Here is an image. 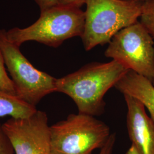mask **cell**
<instances>
[{"label": "cell", "mask_w": 154, "mask_h": 154, "mask_svg": "<svg viewBox=\"0 0 154 154\" xmlns=\"http://www.w3.org/2000/svg\"><path fill=\"white\" fill-rule=\"evenodd\" d=\"M128 70L115 60L90 63L76 72L57 78L56 92L70 97L79 113L100 116L105 111V94Z\"/></svg>", "instance_id": "cell-1"}, {"label": "cell", "mask_w": 154, "mask_h": 154, "mask_svg": "<svg viewBox=\"0 0 154 154\" xmlns=\"http://www.w3.org/2000/svg\"><path fill=\"white\" fill-rule=\"evenodd\" d=\"M81 37L85 49L109 43L122 29L138 21L141 3L123 0H86Z\"/></svg>", "instance_id": "cell-2"}, {"label": "cell", "mask_w": 154, "mask_h": 154, "mask_svg": "<svg viewBox=\"0 0 154 154\" xmlns=\"http://www.w3.org/2000/svg\"><path fill=\"white\" fill-rule=\"evenodd\" d=\"M84 24L85 11L80 8L58 5L41 11L38 20L30 26L6 31V37L18 47L33 41L57 48L68 39L81 37Z\"/></svg>", "instance_id": "cell-3"}, {"label": "cell", "mask_w": 154, "mask_h": 154, "mask_svg": "<svg viewBox=\"0 0 154 154\" xmlns=\"http://www.w3.org/2000/svg\"><path fill=\"white\" fill-rule=\"evenodd\" d=\"M51 154H92L110 137V127L93 116L70 114L50 126Z\"/></svg>", "instance_id": "cell-4"}, {"label": "cell", "mask_w": 154, "mask_h": 154, "mask_svg": "<svg viewBox=\"0 0 154 154\" xmlns=\"http://www.w3.org/2000/svg\"><path fill=\"white\" fill-rule=\"evenodd\" d=\"M5 32V29L0 30V48L16 96L36 107L45 97L56 92L57 78L34 67L22 54L20 47L7 39Z\"/></svg>", "instance_id": "cell-5"}, {"label": "cell", "mask_w": 154, "mask_h": 154, "mask_svg": "<svg viewBox=\"0 0 154 154\" xmlns=\"http://www.w3.org/2000/svg\"><path fill=\"white\" fill-rule=\"evenodd\" d=\"M154 41L141 22L137 21L116 34L109 43L105 55L152 82Z\"/></svg>", "instance_id": "cell-6"}, {"label": "cell", "mask_w": 154, "mask_h": 154, "mask_svg": "<svg viewBox=\"0 0 154 154\" xmlns=\"http://www.w3.org/2000/svg\"><path fill=\"white\" fill-rule=\"evenodd\" d=\"M16 154H51L46 113L37 110L25 118L9 119L2 124Z\"/></svg>", "instance_id": "cell-7"}, {"label": "cell", "mask_w": 154, "mask_h": 154, "mask_svg": "<svg viewBox=\"0 0 154 154\" xmlns=\"http://www.w3.org/2000/svg\"><path fill=\"white\" fill-rule=\"evenodd\" d=\"M127 107V127L132 144L140 154H154V121L143 103L124 94Z\"/></svg>", "instance_id": "cell-8"}, {"label": "cell", "mask_w": 154, "mask_h": 154, "mask_svg": "<svg viewBox=\"0 0 154 154\" xmlns=\"http://www.w3.org/2000/svg\"><path fill=\"white\" fill-rule=\"evenodd\" d=\"M121 93L140 100L149 110L154 121V86L152 82L138 73L128 70L114 86Z\"/></svg>", "instance_id": "cell-9"}, {"label": "cell", "mask_w": 154, "mask_h": 154, "mask_svg": "<svg viewBox=\"0 0 154 154\" xmlns=\"http://www.w3.org/2000/svg\"><path fill=\"white\" fill-rule=\"evenodd\" d=\"M37 109L17 96L0 90V117L10 116L12 118H25L32 116Z\"/></svg>", "instance_id": "cell-10"}, {"label": "cell", "mask_w": 154, "mask_h": 154, "mask_svg": "<svg viewBox=\"0 0 154 154\" xmlns=\"http://www.w3.org/2000/svg\"><path fill=\"white\" fill-rule=\"evenodd\" d=\"M140 22L154 39V0H149L142 4Z\"/></svg>", "instance_id": "cell-11"}, {"label": "cell", "mask_w": 154, "mask_h": 154, "mask_svg": "<svg viewBox=\"0 0 154 154\" xmlns=\"http://www.w3.org/2000/svg\"><path fill=\"white\" fill-rule=\"evenodd\" d=\"M0 90L16 96V90L11 78L6 72L4 58L0 48Z\"/></svg>", "instance_id": "cell-12"}, {"label": "cell", "mask_w": 154, "mask_h": 154, "mask_svg": "<svg viewBox=\"0 0 154 154\" xmlns=\"http://www.w3.org/2000/svg\"><path fill=\"white\" fill-rule=\"evenodd\" d=\"M14 151L10 140L2 129L0 123V154H14Z\"/></svg>", "instance_id": "cell-13"}, {"label": "cell", "mask_w": 154, "mask_h": 154, "mask_svg": "<svg viewBox=\"0 0 154 154\" xmlns=\"http://www.w3.org/2000/svg\"><path fill=\"white\" fill-rule=\"evenodd\" d=\"M116 141V134H111L105 146L100 149L99 154H112Z\"/></svg>", "instance_id": "cell-14"}, {"label": "cell", "mask_w": 154, "mask_h": 154, "mask_svg": "<svg viewBox=\"0 0 154 154\" xmlns=\"http://www.w3.org/2000/svg\"><path fill=\"white\" fill-rule=\"evenodd\" d=\"M35 1L39 7L41 11L59 5L58 0H35Z\"/></svg>", "instance_id": "cell-15"}, {"label": "cell", "mask_w": 154, "mask_h": 154, "mask_svg": "<svg viewBox=\"0 0 154 154\" xmlns=\"http://www.w3.org/2000/svg\"><path fill=\"white\" fill-rule=\"evenodd\" d=\"M86 0H58L59 5L80 8L86 4Z\"/></svg>", "instance_id": "cell-16"}, {"label": "cell", "mask_w": 154, "mask_h": 154, "mask_svg": "<svg viewBox=\"0 0 154 154\" xmlns=\"http://www.w3.org/2000/svg\"><path fill=\"white\" fill-rule=\"evenodd\" d=\"M126 154H140L138 152L137 149L134 146L131 144V147L127 150Z\"/></svg>", "instance_id": "cell-17"}, {"label": "cell", "mask_w": 154, "mask_h": 154, "mask_svg": "<svg viewBox=\"0 0 154 154\" xmlns=\"http://www.w3.org/2000/svg\"><path fill=\"white\" fill-rule=\"evenodd\" d=\"M123 1H130V2H138V3H141L143 4L144 2L149 1V0H123Z\"/></svg>", "instance_id": "cell-18"}, {"label": "cell", "mask_w": 154, "mask_h": 154, "mask_svg": "<svg viewBox=\"0 0 154 154\" xmlns=\"http://www.w3.org/2000/svg\"><path fill=\"white\" fill-rule=\"evenodd\" d=\"M152 84H153V85H154V80H153V81H152Z\"/></svg>", "instance_id": "cell-19"}]
</instances>
